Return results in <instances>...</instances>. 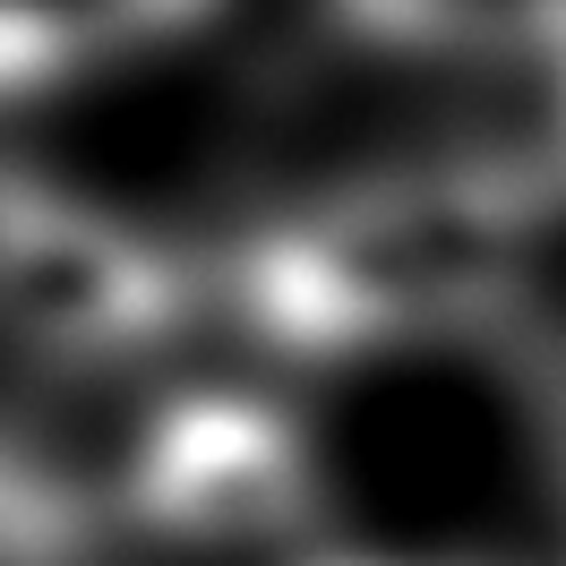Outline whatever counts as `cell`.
<instances>
[{
	"mask_svg": "<svg viewBox=\"0 0 566 566\" xmlns=\"http://www.w3.org/2000/svg\"><path fill=\"white\" fill-rule=\"evenodd\" d=\"M335 9L378 43H438V52H532L566 35V0H335Z\"/></svg>",
	"mask_w": 566,
	"mask_h": 566,
	"instance_id": "obj_4",
	"label": "cell"
},
{
	"mask_svg": "<svg viewBox=\"0 0 566 566\" xmlns=\"http://www.w3.org/2000/svg\"><path fill=\"white\" fill-rule=\"evenodd\" d=\"M180 318V275L120 214L61 180L0 164V335L61 369H112L164 344Z\"/></svg>",
	"mask_w": 566,
	"mask_h": 566,
	"instance_id": "obj_2",
	"label": "cell"
},
{
	"mask_svg": "<svg viewBox=\"0 0 566 566\" xmlns=\"http://www.w3.org/2000/svg\"><path fill=\"white\" fill-rule=\"evenodd\" d=\"M18 9H35L43 27L86 61V52H104V43L180 35V27H198V18H207L214 0H18Z\"/></svg>",
	"mask_w": 566,
	"mask_h": 566,
	"instance_id": "obj_6",
	"label": "cell"
},
{
	"mask_svg": "<svg viewBox=\"0 0 566 566\" xmlns=\"http://www.w3.org/2000/svg\"><path fill=\"white\" fill-rule=\"evenodd\" d=\"M129 506L189 549H258L310 524L318 472H310V447L266 403L189 395L146 429L129 463Z\"/></svg>",
	"mask_w": 566,
	"mask_h": 566,
	"instance_id": "obj_3",
	"label": "cell"
},
{
	"mask_svg": "<svg viewBox=\"0 0 566 566\" xmlns=\"http://www.w3.org/2000/svg\"><path fill=\"white\" fill-rule=\"evenodd\" d=\"M524 249V198L506 164L395 172L335 189L232 258L249 335L301 360H353L481 318Z\"/></svg>",
	"mask_w": 566,
	"mask_h": 566,
	"instance_id": "obj_1",
	"label": "cell"
},
{
	"mask_svg": "<svg viewBox=\"0 0 566 566\" xmlns=\"http://www.w3.org/2000/svg\"><path fill=\"white\" fill-rule=\"evenodd\" d=\"M86 515L61 481H43L35 463L0 438V566H77Z\"/></svg>",
	"mask_w": 566,
	"mask_h": 566,
	"instance_id": "obj_5",
	"label": "cell"
}]
</instances>
